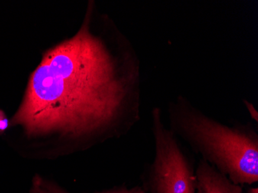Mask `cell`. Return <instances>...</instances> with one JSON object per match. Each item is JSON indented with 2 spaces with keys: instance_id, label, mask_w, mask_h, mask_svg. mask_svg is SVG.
Masks as SVG:
<instances>
[{
  "instance_id": "obj_1",
  "label": "cell",
  "mask_w": 258,
  "mask_h": 193,
  "mask_svg": "<svg viewBox=\"0 0 258 193\" xmlns=\"http://www.w3.org/2000/svg\"><path fill=\"white\" fill-rule=\"evenodd\" d=\"M93 4L75 37L46 52L12 119L30 136L60 132L87 142L118 136L139 117V63L92 28Z\"/></svg>"
},
{
  "instance_id": "obj_2",
  "label": "cell",
  "mask_w": 258,
  "mask_h": 193,
  "mask_svg": "<svg viewBox=\"0 0 258 193\" xmlns=\"http://www.w3.org/2000/svg\"><path fill=\"white\" fill-rule=\"evenodd\" d=\"M169 127L201 159L236 185L258 182V133L254 125L223 124L182 94L167 107Z\"/></svg>"
},
{
  "instance_id": "obj_3",
  "label": "cell",
  "mask_w": 258,
  "mask_h": 193,
  "mask_svg": "<svg viewBox=\"0 0 258 193\" xmlns=\"http://www.w3.org/2000/svg\"><path fill=\"white\" fill-rule=\"evenodd\" d=\"M152 131L155 156L143 175V189L146 193H196L194 162L164 124L160 107L152 109Z\"/></svg>"
},
{
  "instance_id": "obj_4",
  "label": "cell",
  "mask_w": 258,
  "mask_h": 193,
  "mask_svg": "<svg viewBox=\"0 0 258 193\" xmlns=\"http://www.w3.org/2000/svg\"><path fill=\"white\" fill-rule=\"evenodd\" d=\"M196 193H244L243 186L236 185L203 159L196 168Z\"/></svg>"
},
{
  "instance_id": "obj_5",
  "label": "cell",
  "mask_w": 258,
  "mask_h": 193,
  "mask_svg": "<svg viewBox=\"0 0 258 193\" xmlns=\"http://www.w3.org/2000/svg\"><path fill=\"white\" fill-rule=\"evenodd\" d=\"M31 193H68L55 184L46 181L40 177L37 176L33 180ZM98 193H146L143 187L137 186L127 188V187H118L108 191Z\"/></svg>"
},
{
  "instance_id": "obj_6",
  "label": "cell",
  "mask_w": 258,
  "mask_h": 193,
  "mask_svg": "<svg viewBox=\"0 0 258 193\" xmlns=\"http://www.w3.org/2000/svg\"><path fill=\"white\" fill-rule=\"evenodd\" d=\"M243 103L246 108H247V111H248L249 114H250L252 120H254L255 122L257 124L258 113L256 108H255L254 105L250 101H247V100H243Z\"/></svg>"
},
{
  "instance_id": "obj_7",
  "label": "cell",
  "mask_w": 258,
  "mask_h": 193,
  "mask_svg": "<svg viewBox=\"0 0 258 193\" xmlns=\"http://www.w3.org/2000/svg\"><path fill=\"white\" fill-rule=\"evenodd\" d=\"M10 126V120L7 118L4 111L0 110V134L4 133Z\"/></svg>"
}]
</instances>
